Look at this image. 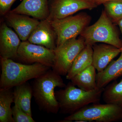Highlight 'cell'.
<instances>
[{
    "label": "cell",
    "instance_id": "10",
    "mask_svg": "<svg viewBox=\"0 0 122 122\" xmlns=\"http://www.w3.org/2000/svg\"><path fill=\"white\" fill-rule=\"evenodd\" d=\"M28 41L32 44L54 50L56 47L57 35L51 20L47 18L40 21Z\"/></svg>",
    "mask_w": 122,
    "mask_h": 122
},
{
    "label": "cell",
    "instance_id": "7",
    "mask_svg": "<svg viewBox=\"0 0 122 122\" xmlns=\"http://www.w3.org/2000/svg\"><path fill=\"white\" fill-rule=\"evenodd\" d=\"M86 45L85 39L81 36L57 46L54 50V64L52 69L61 76H66L75 59Z\"/></svg>",
    "mask_w": 122,
    "mask_h": 122
},
{
    "label": "cell",
    "instance_id": "2",
    "mask_svg": "<svg viewBox=\"0 0 122 122\" xmlns=\"http://www.w3.org/2000/svg\"><path fill=\"white\" fill-rule=\"evenodd\" d=\"M0 64V88L2 89L15 87L30 79L37 78L51 69L40 63L25 64L1 57Z\"/></svg>",
    "mask_w": 122,
    "mask_h": 122
},
{
    "label": "cell",
    "instance_id": "12",
    "mask_svg": "<svg viewBox=\"0 0 122 122\" xmlns=\"http://www.w3.org/2000/svg\"><path fill=\"white\" fill-rule=\"evenodd\" d=\"M21 43L17 34L5 23L0 28V57L13 59L17 58L18 48Z\"/></svg>",
    "mask_w": 122,
    "mask_h": 122
},
{
    "label": "cell",
    "instance_id": "9",
    "mask_svg": "<svg viewBox=\"0 0 122 122\" xmlns=\"http://www.w3.org/2000/svg\"><path fill=\"white\" fill-rule=\"evenodd\" d=\"M49 5L50 20L71 16L83 10H91L97 6L92 0H51Z\"/></svg>",
    "mask_w": 122,
    "mask_h": 122
},
{
    "label": "cell",
    "instance_id": "18",
    "mask_svg": "<svg viewBox=\"0 0 122 122\" xmlns=\"http://www.w3.org/2000/svg\"><path fill=\"white\" fill-rule=\"evenodd\" d=\"M96 69L93 65L75 75L70 81L74 85L83 90L91 91L98 88Z\"/></svg>",
    "mask_w": 122,
    "mask_h": 122
},
{
    "label": "cell",
    "instance_id": "13",
    "mask_svg": "<svg viewBox=\"0 0 122 122\" xmlns=\"http://www.w3.org/2000/svg\"><path fill=\"white\" fill-rule=\"evenodd\" d=\"M11 11L42 20L49 17V5L48 0H23L17 7Z\"/></svg>",
    "mask_w": 122,
    "mask_h": 122
},
{
    "label": "cell",
    "instance_id": "8",
    "mask_svg": "<svg viewBox=\"0 0 122 122\" xmlns=\"http://www.w3.org/2000/svg\"><path fill=\"white\" fill-rule=\"evenodd\" d=\"M17 58L26 64L40 63L52 68L54 64V50L28 41H22L18 50Z\"/></svg>",
    "mask_w": 122,
    "mask_h": 122
},
{
    "label": "cell",
    "instance_id": "15",
    "mask_svg": "<svg viewBox=\"0 0 122 122\" xmlns=\"http://www.w3.org/2000/svg\"><path fill=\"white\" fill-rule=\"evenodd\" d=\"M120 57L112 61L103 71L97 73L96 83L98 87L105 88L110 82L122 76V47Z\"/></svg>",
    "mask_w": 122,
    "mask_h": 122
},
{
    "label": "cell",
    "instance_id": "16",
    "mask_svg": "<svg viewBox=\"0 0 122 122\" xmlns=\"http://www.w3.org/2000/svg\"><path fill=\"white\" fill-rule=\"evenodd\" d=\"M13 93L14 104L32 116L31 102L33 92L32 86L28 82L18 85L14 87Z\"/></svg>",
    "mask_w": 122,
    "mask_h": 122
},
{
    "label": "cell",
    "instance_id": "11",
    "mask_svg": "<svg viewBox=\"0 0 122 122\" xmlns=\"http://www.w3.org/2000/svg\"><path fill=\"white\" fill-rule=\"evenodd\" d=\"M5 16L8 24L14 29L22 41H28L31 33L40 22L36 18L11 11Z\"/></svg>",
    "mask_w": 122,
    "mask_h": 122
},
{
    "label": "cell",
    "instance_id": "22",
    "mask_svg": "<svg viewBox=\"0 0 122 122\" xmlns=\"http://www.w3.org/2000/svg\"><path fill=\"white\" fill-rule=\"evenodd\" d=\"M12 110L14 122H35L32 116L25 112L17 105L14 104Z\"/></svg>",
    "mask_w": 122,
    "mask_h": 122
},
{
    "label": "cell",
    "instance_id": "5",
    "mask_svg": "<svg viewBox=\"0 0 122 122\" xmlns=\"http://www.w3.org/2000/svg\"><path fill=\"white\" fill-rule=\"evenodd\" d=\"M63 122H115L122 121V107L114 104L92 103L66 116Z\"/></svg>",
    "mask_w": 122,
    "mask_h": 122
},
{
    "label": "cell",
    "instance_id": "19",
    "mask_svg": "<svg viewBox=\"0 0 122 122\" xmlns=\"http://www.w3.org/2000/svg\"><path fill=\"white\" fill-rule=\"evenodd\" d=\"M14 102L11 89L0 88V122H14L11 105Z\"/></svg>",
    "mask_w": 122,
    "mask_h": 122
},
{
    "label": "cell",
    "instance_id": "3",
    "mask_svg": "<svg viewBox=\"0 0 122 122\" xmlns=\"http://www.w3.org/2000/svg\"><path fill=\"white\" fill-rule=\"evenodd\" d=\"M64 89L55 92L61 113L71 115L87 105L100 102L104 88L86 91L69 82Z\"/></svg>",
    "mask_w": 122,
    "mask_h": 122
},
{
    "label": "cell",
    "instance_id": "14",
    "mask_svg": "<svg viewBox=\"0 0 122 122\" xmlns=\"http://www.w3.org/2000/svg\"><path fill=\"white\" fill-rule=\"evenodd\" d=\"M93 46L92 65L97 73L103 71L121 53V49L109 44H95Z\"/></svg>",
    "mask_w": 122,
    "mask_h": 122
},
{
    "label": "cell",
    "instance_id": "21",
    "mask_svg": "<svg viewBox=\"0 0 122 122\" xmlns=\"http://www.w3.org/2000/svg\"><path fill=\"white\" fill-rule=\"evenodd\" d=\"M103 5L107 15L113 23L117 24L122 19V0L110 1Z\"/></svg>",
    "mask_w": 122,
    "mask_h": 122
},
{
    "label": "cell",
    "instance_id": "23",
    "mask_svg": "<svg viewBox=\"0 0 122 122\" xmlns=\"http://www.w3.org/2000/svg\"><path fill=\"white\" fill-rule=\"evenodd\" d=\"M17 0H0V13L2 15L8 13L12 5Z\"/></svg>",
    "mask_w": 122,
    "mask_h": 122
},
{
    "label": "cell",
    "instance_id": "24",
    "mask_svg": "<svg viewBox=\"0 0 122 122\" xmlns=\"http://www.w3.org/2000/svg\"><path fill=\"white\" fill-rule=\"evenodd\" d=\"M92 0L98 6V5L103 4V3L106 2L107 1L114 0Z\"/></svg>",
    "mask_w": 122,
    "mask_h": 122
},
{
    "label": "cell",
    "instance_id": "1",
    "mask_svg": "<svg viewBox=\"0 0 122 122\" xmlns=\"http://www.w3.org/2000/svg\"><path fill=\"white\" fill-rule=\"evenodd\" d=\"M31 86L33 96L39 109L49 113L57 114L59 107L55 89L66 86L61 75L51 69L34 79Z\"/></svg>",
    "mask_w": 122,
    "mask_h": 122
},
{
    "label": "cell",
    "instance_id": "20",
    "mask_svg": "<svg viewBox=\"0 0 122 122\" xmlns=\"http://www.w3.org/2000/svg\"><path fill=\"white\" fill-rule=\"evenodd\" d=\"M103 92V100L106 103L114 104L122 107V80L107 85Z\"/></svg>",
    "mask_w": 122,
    "mask_h": 122
},
{
    "label": "cell",
    "instance_id": "4",
    "mask_svg": "<svg viewBox=\"0 0 122 122\" xmlns=\"http://www.w3.org/2000/svg\"><path fill=\"white\" fill-rule=\"evenodd\" d=\"M80 35L85 39L86 45L93 46L96 43L102 42L118 49L122 47V41L105 10L102 12L98 20L92 25L86 27Z\"/></svg>",
    "mask_w": 122,
    "mask_h": 122
},
{
    "label": "cell",
    "instance_id": "17",
    "mask_svg": "<svg viewBox=\"0 0 122 122\" xmlns=\"http://www.w3.org/2000/svg\"><path fill=\"white\" fill-rule=\"evenodd\" d=\"M93 54L92 46L86 45L75 59L69 71L66 76V79L70 80L79 73L92 65Z\"/></svg>",
    "mask_w": 122,
    "mask_h": 122
},
{
    "label": "cell",
    "instance_id": "25",
    "mask_svg": "<svg viewBox=\"0 0 122 122\" xmlns=\"http://www.w3.org/2000/svg\"><path fill=\"white\" fill-rule=\"evenodd\" d=\"M117 24H118V25L119 26V28H120V31H121V33H122V19L120 20L117 23Z\"/></svg>",
    "mask_w": 122,
    "mask_h": 122
},
{
    "label": "cell",
    "instance_id": "6",
    "mask_svg": "<svg viewBox=\"0 0 122 122\" xmlns=\"http://www.w3.org/2000/svg\"><path fill=\"white\" fill-rule=\"evenodd\" d=\"M51 20L57 35V47L81 35L85 28L89 26L91 17L87 13L82 12L74 16Z\"/></svg>",
    "mask_w": 122,
    "mask_h": 122
}]
</instances>
